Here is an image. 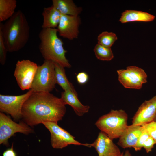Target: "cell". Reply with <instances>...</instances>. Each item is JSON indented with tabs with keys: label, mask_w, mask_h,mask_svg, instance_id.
<instances>
[{
	"label": "cell",
	"mask_w": 156,
	"mask_h": 156,
	"mask_svg": "<svg viewBox=\"0 0 156 156\" xmlns=\"http://www.w3.org/2000/svg\"><path fill=\"white\" fill-rule=\"evenodd\" d=\"M38 66L29 60L18 61L14 73L17 83L21 90H30Z\"/></svg>",
	"instance_id": "30bf717a"
},
{
	"label": "cell",
	"mask_w": 156,
	"mask_h": 156,
	"mask_svg": "<svg viewBox=\"0 0 156 156\" xmlns=\"http://www.w3.org/2000/svg\"><path fill=\"white\" fill-rule=\"evenodd\" d=\"M61 98L65 105L71 106L75 114L79 116H82L89 111V106L83 105L79 100L78 95L70 91H64L62 92Z\"/></svg>",
	"instance_id": "9a60e30c"
},
{
	"label": "cell",
	"mask_w": 156,
	"mask_h": 156,
	"mask_svg": "<svg viewBox=\"0 0 156 156\" xmlns=\"http://www.w3.org/2000/svg\"><path fill=\"white\" fill-rule=\"evenodd\" d=\"M128 115L122 109L111 110L100 117L95 123L101 131L112 139L119 138L128 125Z\"/></svg>",
	"instance_id": "277c9868"
},
{
	"label": "cell",
	"mask_w": 156,
	"mask_h": 156,
	"mask_svg": "<svg viewBox=\"0 0 156 156\" xmlns=\"http://www.w3.org/2000/svg\"><path fill=\"white\" fill-rule=\"evenodd\" d=\"M57 29H42L38 35L39 50L44 60L70 68L71 65L65 56L67 51L64 49L63 42L57 36Z\"/></svg>",
	"instance_id": "3957f363"
},
{
	"label": "cell",
	"mask_w": 156,
	"mask_h": 156,
	"mask_svg": "<svg viewBox=\"0 0 156 156\" xmlns=\"http://www.w3.org/2000/svg\"><path fill=\"white\" fill-rule=\"evenodd\" d=\"M156 115V96L145 101L132 118V124L141 126L153 121Z\"/></svg>",
	"instance_id": "4fadbf2b"
},
{
	"label": "cell",
	"mask_w": 156,
	"mask_h": 156,
	"mask_svg": "<svg viewBox=\"0 0 156 156\" xmlns=\"http://www.w3.org/2000/svg\"><path fill=\"white\" fill-rule=\"evenodd\" d=\"M17 5L16 0H0V22L7 21L16 12Z\"/></svg>",
	"instance_id": "ffe728a7"
},
{
	"label": "cell",
	"mask_w": 156,
	"mask_h": 156,
	"mask_svg": "<svg viewBox=\"0 0 156 156\" xmlns=\"http://www.w3.org/2000/svg\"><path fill=\"white\" fill-rule=\"evenodd\" d=\"M33 92L30 89L24 94L17 95H0V111L10 114L16 121L22 118V111L23 105Z\"/></svg>",
	"instance_id": "ba28073f"
},
{
	"label": "cell",
	"mask_w": 156,
	"mask_h": 156,
	"mask_svg": "<svg viewBox=\"0 0 156 156\" xmlns=\"http://www.w3.org/2000/svg\"><path fill=\"white\" fill-rule=\"evenodd\" d=\"M118 79L126 88L141 89L147 81V75L142 68L135 66H129L126 69L117 70Z\"/></svg>",
	"instance_id": "9c48e42d"
},
{
	"label": "cell",
	"mask_w": 156,
	"mask_h": 156,
	"mask_svg": "<svg viewBox=\"0 0 156 156\" xmlns=\"http://www.w3.org/2000/svg\"><path fill=\"white\" fill-rule=\"evenodd\" d=\"M156 142L155 140L150 135L144 143L143 148L147 153L151 151Z\"/></svg>",
	"instance_id": "484cf974"
},
{
	"label": "cell",
	"mask_w": 156,
	"mask_h": 156,
	"mask_svg": "<svg viewBox=\"0 0 156 156\" xmlns=\"http://www.w3.org/2000/svg\"><path fill=\"white\" fill-rule=\"evenodd\" d=\"M141 126L146 130L149 135L156 142V122L153 121L144 124Z\"/></svg>",
	"instance_id": "d4e9b609"
},
{
	"label": "cell",
	"mask_w": 156,
	"mask_h": 156,
	"mask_svg": "<svg viewBox=\"0 0 156 156\" xmlns=\"http://www.w3.org/2000/svg\"><path fill=\"white\" fill-rule=\"evenodd\" d=\"M7 52L2 32L0 29V62L2 65H4L5 63Z\"/></svg>",
	"instance_id": "603a6c76"
},
{
	"label": "cell",
	"mask_w": 156,
	"mask_h": 156,
	"mask_svg": "<svg viewBox=\"0 0 156 156\" xmlns=\"http://www.w3.org/2000/svg\"><path fill=\"white\" fill-rule=\"evenodd\" d=\"M51 133V142L52 147L61 149L70 144L82 145L90 148V144L82 143L67 131L59 126L57 122H45L42 123Z\"/></svg>",
	"instance_id": "52a82bcc"
},
{
	"label": "cell",
	"mask_w": 156,
	"mask_h": 156,
	"mask_svg": "<svg viewBox=\"0 0 156 156\" xmlns=\"http://www.w3.org/2000/svg\"><path fill=\"white\" fill-rule=\"evenodd\" d=\"M144 129L140 125L133 124L128 125L119 138L117 144L123 148H133L137 144Z\"/></svg>",
	"instance_id": "5bb4252c"
},
{
	"label": "cell",
	"mask_w": 156,
	"mask_h": 156,
	"mask_svg": "<svg viewBox=\"0 0 156 156\" xmlns=\"http://www.w3.org/2000/svg\"><path fill=\"white\" fill-rule=\"evenodd\" d=\"M62 99L50 93L34 92L23 107L22 118L30 127L62 120L66 108Z\"/></svg>",
	"instance_id": "6da1fadb"
},
{
	"label": "cell",
	"mask_w": 156,
	"mask_h": 156,
	"mask_svg": "<svg viewBox=\"0 0 156 156\" xmlns=\"http://www.w3.org/2000/svg\"><path fill=\"white\" fill-rule=\"evenodd\" d=\"M56 83L54 62L44 60L38 66L31 89L34 92L50 93Z\"/></svg>",
	"instance_id": "5b68a950"
},
{
	"label": "cell",
	"mask_w": 156,
	"mask_h": 156,
	"mask_svg": "<svg viewBox=\"0 0 156 156\" xmlns=\"http://www.w3.org/2000/svg\"><path fill=\"white\" fill-rule=\"evenodd\" d=\"M81 23L79 16L61 14L57 29L59 35L70 40L78 38L79 27Z\"/></svg>",
	"instance_id": "8fae6325"
},
{
	"label": "cell",
	"mask_w": 156,
	"mask_h": 156,
	"mask_svg": "<svg viewBox=\"0 0 156 156\" xmlns=\"http://www.w3.org/2000/svg\"><path fill=\"white\" fill-rule=\"evenodd\" d=\"M3 156H17V154L13 149V143L11 148L4 151L3 154Z\"/></svg>",
	"instance_id": "83f0119b"
},
{
	"label": "cell",
	"mask_w": 156,
	"mask_h": 156,
	"mask_svg": "<svg viewBox=\"0 0 156 156\" xmlns=\"http://www.w3.org/2000/svg\"><path fill=\"white\" fill-rule=\"evenodd\" d=\"M34 132V130L24 122L16 123L3 113H0V144L8 146V139L16 133L28 135Z\"/></svg>",
	"instance_id": "8992f818"
},
{
	"label": "cell",
	"mask_w": 156,
	"mask_h": 156,
	"mask_svg": "<svg viewBox=\"0 0 156 156\" xmlns=\"http://www.w3.org/2000/svg\"><path fill=\"white\" fill-rule=\"evenodd\" d=\"M155 16L147 12L135 10H126L122 12L119 21L122 23L134 21L150 22Z\"/></svg>",
	"instance_id": "ac0fdd59"
},
{
	"label": "cell",
	"mask_w": 156,
	"mask_h": 156,
	"mask_svg": "<svg viewBox=\"0 0 156 156\" xmlns=\"http://www.w3.org/2000/svg\"><path fill=\"white\" fill-rule=\"evenodd\" d=\"M76 79L78 83L81 85L84 84L88 81L89 77L88 74L83 72L79 73L77 75Z\"/></svg>",
	"instance_id": "4316f807"
},
{
	"label": "cell",
	"mask_w": 156,
	"mask_h": 156,
	"mask_svg": "<svg viewBox=\"0 0 156 156\" xmlns=\"http://www.w3.org/2000/svg\"><path fill=\"white\" fill-rule=\"evenodd\" d=\"M117 39L116 34L112 32L103 31L98 36V43L103 46L111 47Z\"/></svg>",
	"instance_id": "7402d4cb"
},
{
	"label": "cell",
	"mask_w": 156,
	"mask_h": 156,
	"mask_svg": "<svg viewBox=\"0 0 156 156\" xmlns=\"http://www.w3.org/2000/svg\"><path fill=\"white\" fill-rule=\"evenodd\" d=\"M90 148H95L98 156H120L122 153L112 139L101 131L99 133L95 141L90 144Z\"/></svg>",
	"instance_id": "7c38bea8"
},
{
	"label": "cell",
	"mask_w": 156,
	"mask_h": 156,
	"mask_svg": "<svg viewBox=\"0 0 156 156\" xmlns=\"http://www.w3.org/2000/svg\"><path fill=\"white\" fill-rule=\"evenodd\" d=\"M42 29L55 28L60 22L61 14L53 5L44 8L42 14Z\"/></svg>",
	"instance_id": "2e32d148"
},
{
	"label": "cell",
	"mask_w": 156,
	"mask_h": 156,
	"mask_svg": "<svg viewBox=\"0 0 156 156\" xmlns=\"http://www.w3.org/2000/svg\"><path fill=\"white\" fill-rule=\"evenodd\" d=\"M4 42L9 52L17 51L27 44L30 36V27L26 17L20 10L4 23H0Z\"/></svg>",
	"instance_id": "7a4b0ae2"
},
{
	"label": "cell",
	"mask_w": 156,
	"mask_h": 156,
	"mask_svg": "<svg viewBox=\"0 0 156 156\" xmlns=\"http://www.w3.org/2000/svg\"><path fill=\"white\" fill-rule=\"evenodd\" d=\"M54 65L56 83L60 86L64 91H70L78 95L73 85L67 78L64 67L55 62Z\"/></svg>",
	"instance_id": "d6986e66"
},
{
	"label": "cell",
	"mask_w": 156,
	"mask_h": 156,
	"mask_svg": "<svg viewBox=\"0 0 156 156\" xmlns=\"http://www.w3.org/2000/svg\"><path fill=\"white\" fill-rule=\"evenodd\" d=\"M52 5L61 14L78 16L82 8L77 7L72 0H52Z\"/></svg>",
	"instance_id": "e0dca14e"
},
{
	"label": "cell",
	"mask_w": 156,
	"mask_h": 156,
	"mask_svg": "<svg viewBox=\"0 0 156 156\" xmlns=\"http://www.w3.org/2000/svg\"><path fill=\"white\" fill-rule=\"evenodd\" d=\"M144 130L139 137L137 144L133 148L135 151H140L141 149L143 148L144 142L150 136L144 127Z\"/></svg>",
	"instance_id": "cb8c5ba5"
},
{
	"label": "cell",
	"mask_w": 156,
	"mask_h": 156,
	"mask_svg": "<svg viewBox=\"0 0 156 156\" xmlns=\"http://www.w3.org/2000/svg\"><path fill=\"white\" fill-rule=\"evenodd\" d=\"M153 121L156 122V115Z\"/></svg>",
	"instance_id": "f546056e"
},
{
	"label": "cell",
	"mask_w": 156,
	"mask_h": 156,
	"mask_svg": "<svg viewBox=\"0 0 156 156\" xmlns=\"http://www.w3.org/2000/svg\"><path fill=\"white\" fill-rule=\"evenodd\" d=\"M120 156H132L131 154L129 151L128 150H126L124 153H122Z\"/></svg>",
	"instance_id": "f1b7e54d"
},
{
	"label": "cell",
	"mask_w": 156,
	"mask_h": 156,
	"mask_svg": "<svg viewBox=\"0 0 156 156\" xmlns=\"http://www.w3.org/2000/svg\"><path fill=\"white\" fill-rule=\"evenodd\" d=\"M96 57L102 61H109L114 58V55L111 47H106L97 44L94 49Z\"/></svg>",
	"instance_id": "44dd1931"
}]
</instances>
